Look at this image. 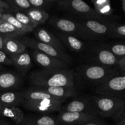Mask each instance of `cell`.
Instances as JSON below:
<instances>
[{
  "label": "cell",
  "mask_w": 125,
  "mask_h": 125,
  "mask_svg": "<svg viewBox=\"0 0 125 125\" xmlns=\"http://www.w3.org/2000/svg\"><path fill=\"white\" fill-rule=\"evenodd\" d=\"M59 112L56 118L61 125H83L99 119V116L85 113L61 110Z\"/></svg>",
  "instance_id": "obj_11"
},
{
  "label": "cell",
  "mask_w": 125,
  "mask_h": 125,
  "mask_svg": "<svg viewBox=\"0 0 125 125\" xmlns=\"http://www.w3.org/2000/svg\"></svg>",
  "instance_id": "obj_48"
},
{
  "label": "cell",
  "mask_w": 125,
  "mask_h": 125,
  "mask_svg": "<svg viewBox=\"0 0 125 125\" xmlns=\"http://www.w3.org/2000/svg\"><path fill=\"white\" fill-rule=\"evenodd\" d=\"M30 82L36 86H75L74 71L68 69H42L36 71L30 74Z\"/></svg>",
  "instance_id": "obj_2"
},
{
  "label": "cell",
  "mask_w": 125,
  "mask_h": 125,
  "mask_svg": "<svg viewBox=\"0 0 125 125\" xmlns=\"http://www.w3.org/2000/svg\"><path fill=\"white\" fill-rule=\"evenodd\" d=\"M24 12L31 19L37 26L44 23L49 19V14L43 9L31 7Z\"/></svg>",
  "instance_id": "obj_23"
},
{
  "label": "cell",
  "mask_w": 125,
  "mask_h": 125,
  "mask_svg": "<svg viewBox=\"0 0 125 125\" xmlns=\"http://www.w3.org/2000/svg\"><path fill=\"white\" fill-rule=\"evenodd\" d=\"M118 67L121 70V72H125V57L119 60Z\"/></svg>",
  "instance_id": "obj_35"
},
{
  "label": "cell",
  "mask_w": 125,
  "mask_h": 125,
  "mask_svg": "<svg viewBox=\"0 0 125 125\" xmlns=\"http://www.w3.org/2000/svg\"><path fill=\"white\" fill-rule=\"evenodd\" d=\"M34 36L37 40L53 47L62 52H65V47L55 34L45 28H39L36 30Z\"/></svg>",
  "instance_id": "obj_18"
},
{
  "label": "cell",
  "mask_w": 125,
  "mask_h": 125,
  "mask_svg": "<svg viewBox=\"0 0 125 125\" xmlns=\"http://www.w3.org/2000/svg\"><path fill=\"white\" fill-rule=\"evenodd\" d=\"M54 34L61 41L64 47H66L71 51L77 53H83V52L85 50L86 44L80 40V39H79L71 34L62 33L56 30L54 32Z\"/></svg>",
  "instance_id": "obj_17"
},
{
  "label": "cell",
  "mask_w": 125,
  "mask_h": 125,
  "mask_svg": "<svg viewBox=\"0 0 125 125\" xmlns=\"http://www.w3.org/2000/svg\"><path fill=\"white\" fill-rule=\"evenodd\" d=\"M66 101L64 99L44 98L41 99H23L21 106L26 110L39 114H49L60 111L61 105Z\"/></svg>",
  "instance_id": "obj_8"
},
{
  "label": "cell",
  "mask_w": 125,
  "mask_h": 125,
  "mask_svg": "<svg viewBox=\"0 0 125 125\" xmlns=\"http://www.w3.org/2000/svg\"><path fill=\"white\" fill-rule=\"evenodd\" d=\"M98 94L117 98L125 103V75L120 74L112 77L94 88Z\"/></svg>",
  "instance_id": "obj_10"
},
{
  "label": "cell",
  "mask_w": 125,
  "mask_h": 125,
  "mask_svg": "<svg viewBox=\"0 0 125 125\" xmlns=\"http://www.w3.org/2000/svg\"><path fill=\"white\" fill-rule=\"evenodd\" d=\"M3 70V65L1 64H0V71Z\"/></svg>",
  "instance_id": "obj_42"
},
{
  "label": "cell",
  "mask_w": 125,
  "mask_h": 125,
  "mask_svg": "<svg viewBox=\"0 0 125 125\" xmlns=\"http://www.w3.org/2000/svg\"><path fill=\"white\" fill-rule=\"evenodd\" d=\"M23 111L19 107L4 106L0 116L11 120L15 125H20L25 118Z\"/></svg>",
  "instance_id": "obj_22"
},
{
  "label": "cell",
  "mask_w": 125,
  "mask_h": 125,
  "mask_svg": "<svg viewBox=\"0 0 125 125\" xmlns=\"http://www.w3.org/2000/svg\"><path fill=\"white\" fill-rule=\"evenodd\" d=\"M21 125H61L56 116L49 114H39L34 115H25Z\"/></svg>",
  "instance_id": "obj_19"
},
{
  "label": "cell",
  "mask_w": 125,
  "mask_h": 125,
  "mask_svg": "<svg viewBox=\"0 0 125 125\" xmlns=\"http://www.w3.org/2000/svg\"><path fill=\"white\" fill-rule=\"evenodd\" d=\"M94 10L98 14L104 17L111 16L113 9L110 4V0H91Z\"/></svg>",
  "instance_id": "obj_24"
},
{
  "label": "cell",
  "mask_w": 125,
  "mask_h": 125,
  "mask_svg": "<svg viewBox=\"0 0 125 125\" xmlns=\"http://www.w3.org/2000/svg\"><path fill=\"white\" fill-rule=\"evenodd\" d=\"M82 53L86 63L110 68L118 66L120 59L109 51L103 44L86 45Z\"/></svg>",
  "instance_id": "obj_4"
},
{
  "label": "cell",
  "mask_w": 125,
  "mask_h": 125,
  "mask_svg": "<svg viewBox=\"0 0 125 125\" xmlns=\"http://www.w3.org/2000/svg\"><path fill=\"white\" fill-rule=\"evenodd\" d=\"M10 14H12L20 23L27 27L31 31H33V30L37 27L36 25L23 12L14 9V10Z\"/></svg>",
  "instance_id": "obj_26"
},
{
  "label": "cell",
  "mask_w": 125,
  "mask_h": 125,
  "mask_svg": "<svg viewBox=\"0 0 125 125\" xmlns=\"http://www.w3.org/2000/svg\"><path fill=\"white\" fill-rule=\"evenodd\" d=\"M60 110L65 112H82L98 116L91 96L73 99L64 105H61Z\"/></svg>",
  "instance_id": "obj_12"
},
{
  "label": "cell",
  "mask_w": 125,
  "mask_h": 125,
  "mask_svg": "<svg viewBox=\"0 0 125 125\" xmlns=\"http://www.w3.org/2000/svg\"><path fill=\"white\" fill-rule=\"evenodd\" d=\"M120 73L116 68L85 63L74 71L75 83L82 86L96 88Z\"/></svg>",
  "instance_id": "obj_1"
},
{
  "label": "cell",
  "mask_w": 125,
  "mask_h": 125,
  "mask_svg": "<svg viewBox=\"0 0 125 125\" xmlns=\"http://www.w3.org/2000/svg\"></svg>",
  "instance_id": "obj_47"
},
{
  "label": "cell",
  "mask_w": 125,
  "mask_h": 125,
  "mask_svg": "<svg viewBox=\"0 0 125 125\" xmlns=\"http://www.w3.org/2000/svg\"><path fill=\"white\" fill-rule=\"evenodd\" d=\"M0 64L1 65H12L9 56L3 50H0Z\"/></svg>",
  "instance_id": "obj_32"
},
{
  "label": "cell",
  "mask_w": 125,
  "mask_h": 125,
  "mask_svg": "<svg viewBox=\"0 0 125 125\" xmlns=\"http://www.w3.org/2000/svg\"><path fill=\"white\" fill-rule=\"evenodd\" d=\"M115 125H125V117L121 118L118 121H116Z\"/></svg>",
  "instance_id": "obj_37"
},
{
  "label": "cell",
  "mask_w": 125,
  "mask_h": 125,
  "mask_svg": "<svg viewBox=\"0 0 125 125\" xmlns=\"http://www.w3.org/2000/svg\"><path fill=\"white\" fill-rule=\"evenodd\" d=\"M83 125H108L107 124L105 123V122H104L103 121H102L100 118L98 119V120H94V121H91V122H89L88 123L85 124Z\"/></svg>",
  "instance_id": "obj_34"
},
{
  "label": "cell",
  "mask_w": 125,
  "mask_h": 125,
  "mask_svg": "<svg viewBox=\"0 0 125 125\" xmlns=\"http://www.w3.org/2000/svg\"><path fill=\"white\" fill-rule=\"evenodd\" d=\"M49 23L56 31L71 34L79 39L93 40L83 26L73 19L53 17L50 19Z\"/></svg>",
  "instance_id": "obj_7"
},
{
  "label": "cell",
  "mask_w": 125,
  "mask_h": 125,
  "mask_svg": "<svg viewBox=\"0 0 125 125\" xmlns=\"http://www.w3.org/2000/svg\"><path fill=\"white\" fill-rule=\"evenodd\" d=\"M120 74H122V75H125V72H121V73H120Z\"/></svg>",
  "instance_id": "obj_43"
},
{
  "label": "cell",
  "mask_w": 125,
  "mask_h": 125,
  "mask_svg": "<svg viewBox=\"0 0 125 125\" xmlns=\"http://www.w3.org/2000/svg\"><path fill=\"white\" fill-rule=\"evenodd\" d=\"M23 99V92L15 90L0 92V103L4 106L19 107Z\"/></svg>",
  "instance_id": "obj_20"
},
{
  "label": "cell",
  "mask_w": 125,
  "mask_h": 125,
  "mask_svg": "<svg viewBox=\"0 0 125 125\" xmlns=\"http://www.w3.org/2000/svg\"><path fill=\"white\" fill-rule=\"evenodd\" d=\"M122 1V8L124 12H125V0H121Z\"/></svg>",
  "instance_id": "obj_39"
},
{
  "label": "cell",
  "mask_w": 125,
  "mask_h": 125,
  "mask_svg": "<svg viewBox=\"0 0 125 125\" xmlns=\"http://www.w3.org/2000/svg\"></svg>",
  "instance_id": "obj_46"
},
{
  "label": "cell",
  "mask_w": 125,
  "mask_h": 125,
  "mask_svg": "<svg viewBox=\"0 0 125 125\" xmlns=\"http://www.w3.org/2000/svg\"><path fill=\"white\" fill-rule=\"evenodd\" d=\"M31 56L36 64L44 69H67L69 65L62 60L53 58L36 50H32Z\"/></svg>",
  "instance_id": "obj_13"
},
{
  "label": "cell",
  "mask_w": 125,
  "mask_h": 125,
  "mask_svg": "<svg viewBox=\"0 0 125 125\" xmlns=\"http://www.w3.org/2000/svg\"><path fill=\"white\" fill-rule=\"evenodd\" d=\"M26 47L18 38L6 36L4 42V52L9 56L16 55L26 50Z\"/></svg>",
  "instance_id": "obj_21"
},
{
  "label": "cell",
  "mask_w": 125,
  "mask_h": 125,
  "mask_svg": "<svg viewBox=\"0 0 125 125\" xmlns=\"http://www.w3.org/2000/svg\"><path fill=\"white\" fill-rule=\"evenodd\" d=\"M12 8L15 10L25 12L31 8L28 0H5Z\"/></svg>",
  "instance_id": "obj_29"
},
{
  "label": "cell",
  "mask_w": 125,
  "mask_h": 125,
  "mask_svg": "<svg viewBox=\"0 0 125 125\" xmlns=\"http://www.w3.org/2000/svg\"><path fill=\"white\" fill-rule=\"evenodd\" d=\"M103 44L109 51L120 60L125 57V43L115 42Z\"/></svg>",
  "instance_id": "obj_27"
},
{
  "label": "cell",
  "mask_w": 125,
  "mask_h": 125,
  "mask_svg": "<svg viewBox=\"0 0 125 125\" xmlns=\"http://www.w3.org/2000/svg\"><path fill=\"white\" fill-rule=\"evenodd\" d=\"M14 9L7 2L3 0H0V12L3 14L11 13Z\"/></svg>",
  "instance_id": "obj_33"
},
{
  "label": "cell",
  "mask_w": 125,
  "mask_h": 125,
  "mask_svg": "<svg viewBox=\"0 0 125 125\" xmlns=\"http://www.w3.org/2000/svg\"><path fill=\"white\" fill-rule=\"evenodd\" d=\"M4 105H3V104L0 103V114H1V112L2 111V109H3V108L4 107Z\"/></svg>",
  "instance_id": "obj_41"
},
{
  "label": "cell",
  "mask_w": 125,
  "mask_h": 125,
  "mask_svg": "<svg viewBox=\"0 0 125 125\" xmlns=\"http://www.w3.org/2000/svg\"><path fill=\"white\" fill-rule=\"evenodd\" d=\"M91 37L93 40L110 38V33L116 23L109 20L74 18Z\"/></svg>",
  "instance_id": "obj_5"
},
{
  "label": "cell",
  "mask_w": 125,
  "mask_h": 125,
  "mask_svg": "<svg viewBox=\"0 0 125 125\" xmlns=\"http://www.w3.org/2000/svg\"><path fill=\"white\" fill-rule=\"evenodd\" d=\"M0 125H10V123L7 122L6 121H4V120H1L0 119Z\"/></svg>",
  "instance_id": "obj_38"
},
{
  "label": "cell",
  "mask_w": 125,
  "mask_h": 125,
  "mask_svg": "<svg viewBox=\"0 0 125 125\" xmlns=\"http://www.w3.org/2000/svg\"><path fill=\"white\" fill-rule=\"evenodd\" d=\"M93 103L99 116L110 118L115 121L121 118L125 111V103L110 96L98 94L92 96Z\"/></svg>",
  "instance_id": "obj_3"
},
{
  "label": "cell",
  "mask_w": 125,
  "mask_h": 125,
  "mask_svg": "<svg viewBox=\"0 0 125 125\" xmlns=\"http://www.w3.org/2000/svg\"><path fill=\"white\" fill-rule=\"evenodd\" d=\"M32 8L38 9H48L50 7L51 3L47 1L46 0H28Z\"/></svg>",
  "instance_id": "obj_31"
},
{
  "label": "cell",
  "mask_w": 125,
  "mask_h": 125,
  "mask_svg": "<svg viewBox=\"0 0 125 125\" xmlns=\"http://www.w3.org/2000/svg\"><path fill=\"white\" fill-rule=\"evenodd\" d=\"M23 83L22 76L12 71H0V92L14 91Z\"/></svg>",
  "instance_id": "obj_14"
},
{
  "label": "cell",
  "mask_w": 125,
  "mask_h": 125,
  "mask_svg": "<svg viewBox=\"0 0 125 125\" xmlns=\"http://www.w3.org/2000/svg\"><path fill=\"white\" fill-rule=\"evenodd\" d=\"M110 38L125 39V24H115L111 31Z\"/></svg>",
  "instance_id": "obj_30"
},
{
  "label": "cell",
  "mask_w": 125,
  "mask_h": 125,
  "mask_svg": "<svg viewBox=\"0 0 125 125\" xmlns=\"http://www.w3.org/2000/svg\"><path fill=\"white\" fill-rule=\"evenodd\" d=\"M58 3L61 9L74 15L75 18L107 20L83 0H60Z\"/></svg>",
  "instance_id": "obj_6"
},
{
  "label": "cell",
  "mask_w": 125,
  "mask_h": 125,
  "mask_svg": "<svg viewBox=\"0 0 125 125\" xmlns=\"http://www.w3.org/2000/svg\"><path fill=\"white\" fill-rule=\"evenodd\" d=\"M1 19L9 22L11 25H12L16 28H17L18 30L23 32L25 34L31 32L27 27H26L25 25H23L21 23H20L12 14H10V13L3 14L1 17Z\"/></svg>",
  "instance_id": "obj_28"
},
{
  "label": "cell",
  "mask_w": 125,
  "mask_h": 125,
  "mask_svg": "<svg viewBox=\"0 0 125 125\" xmlns=\"http://www.w3.org/2000/svg\"><path fill=\"white\" fill-rule=\"evenodd\" d=\"M0 34H1L4 36L15 37V38H19L21 36L25 35L23 32L2 19H0Z\"/></svg>",
  "instance_id": "obj_25"
},
{
  "label": "cell",
  "mask_w": 125,
  "mask_h": 125,
  "mask_svg": "<svg viewBox=\"0 0 125 125\" xmlns=\"http://www.w3.org/2000/svg\"><path fill=\"white\" fill-rule=\"evenodd\" d=\"M12 65L21 76L26 75L33 65L32 58L28 52L25 50L21 53L9 56Z\"/></svg>",
  "instance_id": "obj_16"
},
{
  "label": "cell",
  "mask_w": 125,
  "mask_h": 125,
  "mask_svg": "<svg viewBox=\"0 0 125 125\" xmlns=\"http://www.w3.org/2000/svg\"><path fill=\"white\" fill-rule=\"evenodd\" d=\"M3 13H1V12H0V19H1V17H2V15H3Z\"/></svg>",
  "instance_id": "obj_44"
},
{
  "label": "cell",
  "mask_w": 125,
  "mask_h": 125,
  "mask_svg": "<svg viewBox=\"0 0 125 125\" xmlns=\"http://www.w3.org/2000/svg\"><path fill=\"white\" fill-rule=\"evenodd\" d=\"M46 1L50 3H55V2H59L60 0H46Z\"/></svg>",
  "instance_id": "obj_40"
},
{
  "label": "cell",
  "mask_w": 125,
  "mask_h": 125,
  "mask_svg": "<svg viewBox=\"0 0 125 125\" xmlns=\"http://www.w3.org/2000/svg\"><path fill=\"white\" fill-rule=\"evenodd\" d=\"M36 86L44 92L49 94L55 99L66 100L68 98L75 96L78 94L75 85L73 86Z\"/></svg>",
  "instance_id": "obj_15"
},
{
  "label": "cell",
  "mask_w": 125,
  "mask_h": 125,
  "mask_svg": "<svg viewBox=\"0 0 125 125\" xmlns=\"http://www.w3.org/2000/svg\"><path fill=\"white\" fill-rule=\"evenodd\" d=\"M5 37L1 34H0V50L4 51V42Z\"/></svg>",
  "instance_id": "obj_36"
},
{
  "label": "cell",
  "mask_w": 125,
  "mask_h": 125,
  "mask_svg": "<svg viewBox=\"0 0 125 125\" xmlns=\"http://www.w3.org/2000/svg\"><path fill=\"white\" fill-rule=\"evenodd\" d=\"M18 39L27 48H30L32 50H38L52 57L62 60L69 64H70L73 61L71 56L66 53V52H62L51 45L44 44L37 40L36 39L25 37L23 36L19 37Z\"/></svg>",
  "instance_id": "obj_9"
},
{
  "label": "cell",
  "mask_w": 125,
  "mask_h": 125,
  "mask_svg": "<svg viewBox=\"0 0 125 125\" xmlns=\"http://www.w3.org/2000/svg\"><path fill=\"white\" fill-rule=\"evenodd\" d=\"M123 117H125V112H124V114H123V116H122V117H121V118H123Z\"/></svg>",
  "instance_id": "obj_45"
}]
</instances>
